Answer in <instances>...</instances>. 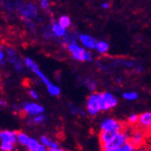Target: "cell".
<instances>
[{
	"label": "cell",
	"instance_id": "obj_30",
	"mask_svg": "<svg viewBox=\"0 0 151 151\" xmlns=\"http://www.w3.org/2000/svg\"><path fill=\"white\" fill-rule=\"evenodd\" d=\"M123 65L126 67H131V68H135L136 66V63H134L133 61H129V60H124L123 61Z\"/></svg>",
	"mask_w": 151,
	"mask_h": 151
},
{
	"label": "cell",
	"instance_id": "obj_31",
	"mask_svg": "<svg viewBox=\"0 0 151 151\" xmlns=\"http://www.w3.org/2000/svg\"><path fill=\"white\" fill-rule=\"evenodd\" d=\"M29 95L31 98H33L34 100H38L39 99V94L37 93V91L34 89H30L29 90Z\"/></svg>",
	"mask_w": 151,
	"mask_h": 151
},
{
	"label": "cell",
	"instance_id": "obj_5",
	"mask_svg": "<svg viewBox=\"0 0 151 151\" xmlns=\"http://www.w3.org/2000/svg\"><path fill=\"white\" fill-rule=\"evenodd\" d=\"M98 99L100 109L102 111H107L117 106L118 100L117 98L110 92L98 93Z\"/></svg>",
	"mask_w": 151,
	"mask_h": 151
},
{
	"label": "cell",
	"instance_id": "obj_3",
	"mask_svg": "<svg viewBox=\"0 0 151 151\" xmlns=\"http://www.w3.org/2000/svg\"><path fill=\"white\" fill-rule=\"evenodd\" d=\"M68 52H70L71 57L79 62H91L93 60V55L90 50L81 46L77 42H71L66 45Z\"/></svg>",
	"mask_w": 151,
	"mask_h": 151
},
{
	"label": "cell",
	"instance_id": "obj_4",
	"mask_svg": "<svg viewBox=\"0 0 151 151\" xmlns=\"http://www.w3.org/2000/svg\"><path fill=\"white\" fill-rule=\"evenodd\" d=\"M129 138L130 134L126 128H124L123 130L120 131L108 144L101 146V148L104 151H120V147H122L124 142L129 140Z\"/></svg>",
	"mask_w": 151,
	"mask_h": 151
},
{
	"label": "cell",
	"instance_id": "obj_22",
	"mask_svg": "<svg viewBox=\"0 0 151 151\" xmlns=\"http://www.w3.org/2000/svg\"><path fill=\"white\" fill-rule=\"evenodd\" d=\"M123 99L126 100V101H133L137 100L138 94L136 92H134V91H128V92H124L123 94Z\"/></svg>",
	"mask_w": 151,
	"mask_h": 151
},
{
	"label": "cell",
	"instance_id": "obj_28",
	"mask_svg": "<svg viewBox=\"0 0 151 151\" xmlns=\"http://www.w3.org/2000/svg\"><path fill=\"white\" fill-rule=\"evenodd\" d=\"M7 65L6 61V52L3 47L0 46V65L5 66Z\"/></svg>",
	"mask_w": 151,
	"mask_h": 151
},
{
	"label": "cell",
	"instance_id": "obj_27",
	"mask_svg": "<svg viewBox=\"0 0 151 151\" xmlns=\"http://www.w3.org/2000/svg\"><path fill=\"white\" fill-rule=\"evenodd\" d=\"M49 151H62L63 149L60 147L59 144L57 142V141H54V140H52L51 142V145L48 148Z\"/></svg>",
	"mask_w": 151,
	"mask_h": 151
},
{
	"label": "cell",
	"instance_id": "obj_9",
	"mask_svg": "<svg viewBox=\"0 0 151 151\" xmlns=\"http://www.w3.org/2000/svg\"><path fill=\"white\" fill-rule=\"evenodd\" d=\"M147 132L145 130L141 129L138 127V129L133 132L132 135H130L129 140L133 143V145L134 146L135 149H138L141 147L145 143V137H146Z\"/></svg>",
	"mask_w": 151,
	"mask_h": 151
},
{
	"label": "cell",
	"instance_id": "obj_16",
	"mask_svg": "<svg viewBox=\"0 0 151 151\" xmlns=\"http://www.w3.org/2000/svg\"><path fill=\"white\" fill-rule=\"evenodd\" d=\"M119 132L117 131H101L99 134V142L100 145H106L108 144L109 142H110L112 140V138L115 137V135L118 134Z\"/></svg>",
	"mask_w": 151,
	"mask_h": 151
},
{
	"label": "cell",
	"instance_id": "obj_23",
	"mask_svg": "<svg viewBox=\"0 0 151 151\" xmlns=\"http://www.w3.org/2000/svg\"><path fill=\"white\" fill-rule=\"evenodd\" d=\"M133 150H135V147L130 140H127L126 142H124L122 145V147H120V151H133Z\"/></svg>",
	"mask_w": 151,
	"mask_h": 151
},
{
	"label": "cell",
	"instance_id": "obj_11",
	"mask_svg": "<svg viewBox=\"0 0 151 151\" xmlns=\"http://www.w3.org/2000/svg\"><path fill=\"white\" fill-rule=\"evenodd\" d=\"M6 52V61L7 63H9L12 65H14L18 61H20V58L19 57L17 52L15 51L13 48L9 46H4L3 47Z\"/></svg>",
	"mask_w": 151,
	"mask_h": 151
},
{
	"label": "cell",
	"instance_id": "obj_34",
	"mask_svg": "<svg viewBox=\"0 0 151 151\" xmlns=\"http://www.w3.org/2000/svg\"><path fill=\"white\" fill-rule=\"evenodd\" d=\"M146 132H147V134L151 135V124L147 127V129L146 130Z\"/></svg>",
	"mask_w": 151,
	"mask_h": 151
},
{
	"label": "cell",
	"instance_id": "obj_1",
	"mask_svg": "<svg viewBox=\"0 0 151 151\" xmlns=\"http://www.w3.org/2000/svg\"><path fill=\"white\" fill-rule=\"evenodd\" d=\"M24 64L27 68L30 69L32 72H34L36 75V77L38 78L44 85H46V87L47 88V91L50 95L54 96V97H58L60 95V93H61V89H60V88L55 84H53L47 76L40 70V68L38 67V65L34 62V60H33L31 57H25Z\"/></svg>",
	"mask_w": 151,
	"mask_h": 151
},
{
	"label": "cell",
	"instance_id": "obj_35",
	"mask_svg": "<svg viewBox=\"0 0 151 151\" xmlns=\"http://www.w3.org/2000/svg\"><path fill=\"white\" fill-rule=\"evenodd\" d=\"M0 106H7V101L4 100H0Z\"/></svg>",
	"mask_w": 151,
	"mask_h": 151
},
{
	"label": "cell",
	"instance_id": "obj_32",
	"mask_svg": "<svg viewBox=\"0 0 151 151\" xmlns=\"http://www.w3.org/2000/svg\"><path fill=\"white\" fill-rule=\"evenodd\" d=\"M134 70L136 71V73H142L143 72V70H144V67H143L142 65H137L136 66H135V68H134Z\"/></svg>",
	"mask_w": 151,
	"mask_h": 151
},
{
	"label": "cell",
	"instance_id": "obj_10",
	"mask_svg": "<svg viewBox=\"0 0 151 151\" xmlns=\"http://www.w3.org/2000/svg\"><path fill=\"white\" fill-rule=\"evenodd\" d=\"M78 41L82 46H84L87 50H95L97 41L96 38L89 34H80L78 35Z\"/></svg>",
	"mask_w": 151,
	"mask_h": 151
},
{
	"label": "cell",
	"instance_id": "obj_15",
	"mask_svg": "<svg viewBox=\"0 0 151 151\" xmlns=\"http://www.w3.org/2000/svg\"><path fill=\"white\" fill-rule=\"evenodd\" d=\"M0 140L16 144L17 143V132L9 131V130L0 131Z\"/></svg>",
	"mask_w": 151,
	"mask_h": 151
},
{
	"label": "cell",
	"instance_id": "obj_33",
	"mask_svg": "<svg viewBox=\"0 0 151 151\" xmlns=\"http://www.w3.org/2000/svg\"><path fill=\"white\" fill-rule=\"evenodd\" d=\"M109 7V4L108 2H104L101 4V9H107Z\"/></svg>",
	"mask_w": 151,
	"mask_h": 151
},
{
	"label": "cell",
	"instance_id": "obj_7",
	"mask_svg": "<svg viewBox=\"0 0 151 151\" xmlns=\"http://www.w3.org/2000/svg\"><path fill=\"white\" fill-rule=\"evenodd\" d=\"M125 128L124 124L120 121L113 118H106L100 124L101 131H117L120 132Z\"/></svg>",
	"mask_w": 151,
	"mask_h": 151
},
{
	"label": "cell",
	"instance_id": "obj_29",
	"mask_svg": "<svg viewBox=\"0 0 151 151\" xmlns=\"http://www.w3.org/2000/svg\"><path fill=\"white\" fill-rule=\"evenodd\" d=\"M40 7L44 10H47L50 6V0H39Z\"/></svg>",
	"mask_w": 151,
	"mask_h": 151
},
{
	"label": "cell",
	"instance_id": "obj_21",
	"mask_svg": "<svg viewBox=\"0 0 151 151\" xmlns=\"http://www.w3.org/2000/svg\"><path fill=\"white\" fill-rule=\"evenodd\" d=\"M15 148V144L10 142H5L1 141L0 143V150L2 151H12Z\"/></svg>",
	"mask_w": 151,
	"mask_h": 151
},
{
	"label": "cell",
	"instance_id": "obj_2",
	"mask_svg": "<svg viewBox=\"0 0 151 151\" xmlns=\"http://www.w3.org/2000/svg\"><path fill=\"white\" fill-rule=\"evenodd\" d=\"M14 9L20 14V16L25 21H30L37 19L38 17V7L32 2H14Z\"/></svg>",
	"mask_w": 151,
	"mask_h": 151
},
{
	"label": "cell",
	"instance_id": "obj_19",
	"mask_svg": "<svg viewBox=\"0 0 151 151\" xmlns=\"http://www.w3.org/2000/svg\"><path fill=\"white\" fill-rule=\"evenodd\" d=\"M58 22L65 29H69L71 26V19L69 16H67V15L60 16L58 19Z\"/></svg>",
	"mask_w": 151,
	"mask_h": 151
},
{
	"label": "cell",
	"instance_id": "obj_13",
	"mask_svg": "<svg viewBox=\"0 0 151 151\" xmlns=\"http://www.w3.org/2000/svg\"><path fill=\"white\" fill-rule=\"evenodd\" d=\"M51 31H52V33L54 34V37L55 39H62V38L68 33L67 32V29H65L64 27H62L60 25L58 22H53L51 24Z\"/></svg>",
	"mask_w": 151,
	"mask_h": 151
},
{
	"label": "cell",
	"instance_id": "obj_36",
	"mask_svg": "<svg viewBox=\"0 0 151 151\" xmlns=\"http://www.w3.org/2000/svg\"><path fill=\"white\" fill-rule=\"evenodd\" d=\"M117 83H120V78H117Z\"/></svg>",
	"mask_w": 151,
	"mask_h": 151
},
{
	"label": "cell",
	"instance_id": "obj_26",
	"mask_svg": "<svg viewBox=\"0 0 151 151\" xmlns=\"http://www.w3.org/2000/svg\"><path fill=\"white\" fill-rule=\"evenodd\" d=\"M42 144L44 146V147H47V148H49L50 145H51V142H52V139H50L47 135H42V137H40V140H39Z\"/></svg>",
	"mask_w": 151,
	"mask_h": 151
},
{
	"label": "cell",
	"instance_id": "obj_20",
	"mask_svg": "<svg viewBox=\"0 0 151 151\" xmlns=\"http://www.w3.org/2000/svg\"><path fill=\"white\" fill-rule=\"evenodd\" d=\"M44 121H46V116H44L43 113H41V114H37L35 116H33L32 119L30 120V123L34 124H41L44 122Z\"/></svg>",
	"mask_w": 151,
	"mask_h": 151
},
{
	"label": "cell",
	"instance_id": "obj_25",
	"mask_svg": "<svg viewBox=\"0 0 151 151\" xmlns=\"http://www.w3.org/2000/svg\"><path fill=\"white\" fill-rule=\"evenodd\" d=\"M138 119H139V115L135 114V113H133L131 114L127 119V122L130 125H135L138 124Z\"/></svg>",
	"mask_w": 151,
	"mask_h": 151
},
{
	"label": "cell",
	"instance_id": "obj_17",
	"mask_svg": "<svg viewBox=\"0 0 151 151\" xmlns=\"http://www.w3.org/2000/svg\"><path fill=\"white\" fill-rule=\"evenodd\" d=\"M95 50H96V52L100 55H106L108 54V52L109 50V45L105 41H97Z\"/></svg>",
	"mask_w": 151,
	"mask_h": 151
},
{
	"label": "cell",
	"instance_id": "obj_14",
	"mask_svg": "<svg viewBox=\"0 0 151 151\" xmlns=\"http://www.w3.org/2000/svg\"><path fill=\"white\" fill-rule=\"evenodd\" d=\"M138 127L143 130H147V127L151 124V111H147L139 115Z\"/></svg>",
	"mask_w": 151,
	"mask_h": 151
},
{
	"label": "cell",
	"instance_id": "obj_12",
	"mask_svg": "<svg viewBox=\"0 0 151 151\" xmlns=\"http://www.w3.org/2000/svg\"><path fill=\"white\" fill-rule=\"evenodd\" d=\"M26 147L30 151H47L48 149L47 147H44L39 140L33 138V137H30L26 145Z\"/></svg>",
	"mask_w": 151,
	"mask_h": 151
},
{
	"label": "cell",
	"instance_id": "obj_8",
	"mask_svg": "<svg viewBox=\"0 0 151 151\" xmlns=\"http://www.w3.org/2000/svg\"><path fill=\"white\" fill-rule=\"evenodd\" d=\"M21 109L25 114L31 117L35 116L37 114H41V113H44V108L42 105L36 102H24L22 104Z\"/></svg>",
	"mask_w": 151,
	"mask_h": 151
},
{
	"label": "cell",
	"instance_id": "obj_18",
	"mask_svg": "<svg viewBox=\"0 0 151 151\" xmlns=\"http://www.w3.org/2000/svg\"><path fill=\"white\" fill-rule=\"evenodd\" d=\"M30 139V137L24 132H19L17 133V143L20 146L26 147L27 143Z\"/></svg>",
	"mask_w": 151,
	"mask_h": 151
},
{
	"label": "cell",
	"instance_id": "obj_24",
	"mask_svg": "<svg viewBox=\"0 0 151 151\" xmlns=\"http://www.w3.org/2000/svg\"><path fill=\"white\" fill-rule=\"evenodd\" d=\"M85 86L87 87V88L89 90H91V91H95V90L97 88V84L96 82L93 79H90V78H87L85 79Z\"/></svg>",
	"mask_w": 151,
	"mask_h": 151
},
{
	"label": "cell",
	"instance_id": "obj_6",
	"mask_svg": "<svg viewBox=\"0 0 151 151\" xmlns=\"http://www.w3.org/2000/svg\"><path fill=\"white\" fill-rule=\"evenodd\" d=\"M86 111L87 113L91 116H96L101 111L99 99H98V93H92L88 97L86 101Z\"/></svg>",
	"mask_w": 151,
	"mask_h": 151
}]
</instances>
